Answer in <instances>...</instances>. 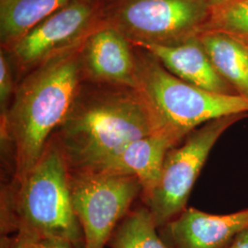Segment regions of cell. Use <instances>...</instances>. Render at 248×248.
<instances>
[{
    "instance_id": "52a82bcc",
    "label": "cell",
    "mask_w": 248,
    "mask_h": 248,
    "mask_svg": "<svg viewBox=\"0 0 248 248\" xmlns=\"http://www.w3.org/2000/svg\"><path fill=\"white\" fill-rule=\"evenodd\" d=\"M69 183L85 248H104L133 202L142 194L137 177L106 171H69Z\"/></svg>"
},
{
    "instance_id": "7402d4cb",
    "label": "cell",
    "mask_w": 248,
    "mask_h": 248,
    "mask_svg": "<svg viewBox=\"0 0 248 248\" xmlns=\"http://www.w3.org/2000/svg\"><path fill=\"white\" fill-rule=\"evenodd\" d=\"M235 39V38H234ZM237 40V39H236ZM239 41V40H238ZM240 43H242L243 45H246V46H248V41H239Z\"/></svg>"
},
{
    "instance_id": "44dd1931",
    "label": "cell",
    "mask_w": 248,
    "mask_h": 248,
    "mask_svg": "<svg viewBox=\"0 0 248 248\" xmlns=\"http://www.w3.org/2000/svg\"><path fill=\"white\" fill-rule=\"evenodd\" d=\"M212 9L225 7L231 4H234L236 2H239L241 0H206Z\"/></svg>"
},
{
    "instance_id": "277c9868",
    "label": "cell",
    "mask_w": 248,
    "mask_h": 248,
    "mask_svg": "<svg viewBox=\"0 0 248 248\" xmlns=\"http://www.w3.org/2000/svg\"><path fill=\"white\" fill-rule=\"evenodd\" d=\"M134 89L147 108L156 132L167 134L177 145L208 122L248 113L247 98L216 94L179 79L140 47L134 46Z\"/></svg>"
},
{
    "instance_id": "8992f818",
    "label": "cell",
    "mask_w": 248,
    "mask_h": 248,
    "mask_svg": "<svg viewBox=\"0 0 248 248\" xmlns=\"http://www.w3.org/2000/svg\"><path fill=\"white\" fill-rule=\"evenodd\" d=\"M246 118L248 113L224 116L208 122L168 152L158 183L143 199L158 228L186 209L191 189L214 144L231 126Z\"/></svg>"
},
{
    "instance_id": "2e32d148",
    "label": "cell",
    "mask_w": 248,
    "mask_h": 248,
    "mask_svg": "<svg viewBox=\"0 0 248 248\" xmlns=\"http://www.w3.org/2000/svg\"><path fill=\"white\" fill-rule=\"evenodd\" d=\"M206 31H221L239 41H248V0L212 9Z\"/></svg>"
},
{
    "instance_id": "9a60e30c",
    "label": "cell",
    "mask_w": 248,
    "mask_h": 248,
    "mask_svg": "<svg viewBox=\"0 0 248 248\" xmlns=\"http://www.w3.org/2000/svg\"><path fill=\"white\" fill-rule=\"evenodd\" d=\"M146 206L130 211L117 225L108 246L111 248H171L157 233Z\"/></svg>"
},
{
    "instance_id": "603a6c76",
    "label": "cell",
    "mask_w": 248,
    "mask_h": 248,
    "mask_svg": "<svg viewBox=\"0 0 248 248\" xmlns=\"http://www.w3.org/2000/svg\"><path fill=\"white\" fill-rule=\"evenodd\" d=\"M241 44H242V43H241ZM245 47H246V48H247V51H248V46H246V45H245Z\"/></svg>"
},
{
    "instance_id": "30bf717a",
    "label": "cell",
    "mask_w": 248,
    "mask_h": 248,
    "mask_svg": "<svg viewBox=\"0 0 248 248\" xmlns=\"http://www.w3.org/2000/svg\"><path fill=\"white\" fill-rule=\"evenodd\" d=\"M161 229L162 239L171 248H228L248 229V209L214 215L186 208Z\"/></svg>"
},
{
    "instance_id": "ac0fdd59",
    "label": "cell",
    "mask_w": 248,
    "mask_h": 248,
    "mask_svg": "<svg viewBox=\"0 0 248 248\" xmlns=\"http://www.w3.org/2000/svg\"><path fill=\"white\" fill-rule=\"evenodd\" d=\"M38 248H85V246L68 240L56 237H38L36 239Z\"/></svg>"
},
{
    "instance_id": "ffe728a7",
    "label": "cell",
    "mask_w": 248,
    "mask_h": 248,
    "mask_svg": "<svg viewBox=\"0 0 248 248\" xmlns=\"http://www.w3.org/2000/svg\"><path fill=\"white\" fill-rule=\"evenodd\" d=\"M228 248H248V229L243 231Z\"/></svg>"
},
{
    "instance_id": "ba28073f",
    "label": "cell",
    "mask_w": 248,
    "mask_h": 248,
    "mask_svg": "<svg viewBox=\"0 0 248 248\" xmlns=\"http://www.w3.org/2000/svg\"><path fill=\"white\" fill-rule=\"evenodd\" d=\"M103 21V0H73L9 48L17 78L54 56L78 48ZM3 48V47H2Z\"/></svg>"
},
{
    "instance_id": "5b68a950",
    "label": "cell",
    "mask_w": 248,
    "mask_h": 248,
    "mask_svg": "<svg viewBox=\"0 0 248 248\" xmlns=\"http://www.w3.org/2000/svg\"><path fill=\"white\" fill-rule=\"evenodd\" d=\"M211 15L206 0H103V21L133 45L185 44L203 33Z\"/></svg>"
},
{
    "instance_id": "8fae6325",
    "label": "cell",
    "mask_w": 248,
    "mask_h": 248,
    "mask_svg": "<svg viewBox=\"0 0 248 248\" xmlns=\"http://www.w3.org/2000/svg\"><path fill=\"white\" fill-rule=\"evenodd\" d=\"M152 53L179 79L200 89L225 96H239L215 69L200 37L182 45H134Z\"/></svg>"
},
{
    "instance_id": "7a4b0ae2",
    "label": "cell",
    "mask_w": 248,
    "mask_h": 248,
    "mask_svg": "<svg viewBox=\"0 0 248 248\" xmlns=\"http://www.w3.org/2000/svg\"><path fill=\"white\" fill-rule=\"evenodd\" d=\"M80 46L22 77L1 114V142L11 160L12 179L35 165L71 108L84 80Z\"/></svg>"
},
{
    "instance_id": "6da1fadb",
    "label": "cell",
    "mask_w": 248,
    "mask_h": 248,
    "mask_svg": "<svg viewBox=\"0 0 248 248\" xmlns=\"http://www.w3.org/2000/svg\"><path fill=\"white\" fill-rule=\"evenodd\" d=\"M155 132L136 89L83 80L51 138L69 171H99L129 143Z\"/></svg>"
},
{
    "instance_id": "d6986e66",
    "label": "cell",
    "mask_w": 248,
    "mask_h": 248,
    "mask_svg": "<svg viewBox=\"0 0 248 248\" xmlns=\"http://www.w3.org/2000/svg\"><path fill=\"white\" fill-rule=\"evenodd\" d=\"M36 239V235L19 232H17L16 237L11 242L10 248H38Z\"/></svg>"
},
{
    "instance_id": "e0dca14e",
    "label": "cell",
    "mask_w": 248,
    "mask_h": 248,
    "mask_svg": "<svg viewBox=\"0 0 248 248\" xmlns=\"http://www.w3.org/2000/svg\"><path fill=\"white\" fill-rule=\"evenodd\" d=\"M16 70L13 60L9 54V51L1 47L0 51V107L1 114L4 113L13 95L15 93L18 82L15 81Z\"/></svg>"
},
{
    "instance_id": "3957f363",
    "label": "cell",
    "mask_w": 248,
    "mask_h": 248,
    "mask_svg": "<svg viewBox=\"0 0 248 248\" xmlns=\"http://www.w3.org/2000/svg\"><path fill=\"white\" fill-rule=\"evenodd\" d=\"M2 202V230L85 246L82 227L73 209L69 169L53 138L35 165L11 180Z\"/></svg>"
},
{
    "instance_id": "9c48e42d",
    "label": "cell",
    "mask_w": 248,
    "mask_h": 248,
    "mask_svg": "<svg viewBox=\"0 0 248 248\" xmlns=\"http://www.w3.org/2000/svg\"><path fill=\"white\" fill-rule=\"evenodd\" d=\"M86 81L135 88L134 46L116 28L102 21L80 46Z\"/></svg>"
},
{
    "instance_id": "5bb4252c",
    "label": "cell",
    "mask_w": 248,
    "mask_h": 248,
    "mask_svg": "<svg viewBox=\"0 0 248 248\" xmlns=\"http://www.w3.org/2000/svg\"><path fill=\"white\" fill-rule=\"evenodd\" d=\"M73 0H0L1 47L9 48Z\"/></svg>"
},
{
    "instance_id": "4fadbf2b",
    "label": "cell",
    "mask_w": 248,
    "mask_h": 248,
    "mask_svg": "<svg viewBox=\"0 0 248 248\" xmlns=\"http://www.w3.org/2000/svg\"><path fill=\"white\" fill-rule=\"evenodd\" d=\"M200 40L222 78L240 97L248 99V53L245 45L216 31H204Z\"/></svg>"
},
{
    "instance_id": "7c38bea8",
    "label": "cell",
    "mask_w": 248,
    "mask_h": 248,
    "mask_svg": "<svg viewBox=\"0 0 248 248\" xmlns=\"http://www.w3.org/2000/svg\"><path fill=\"white\" fill-rule=\"evenodd\" d=\"M177 146L162 132H155L129 143L118 156L99 170L134 176L142 186L143 199L150 194L159 181L165 157Z\"/></svg>"
}]
</instances>
